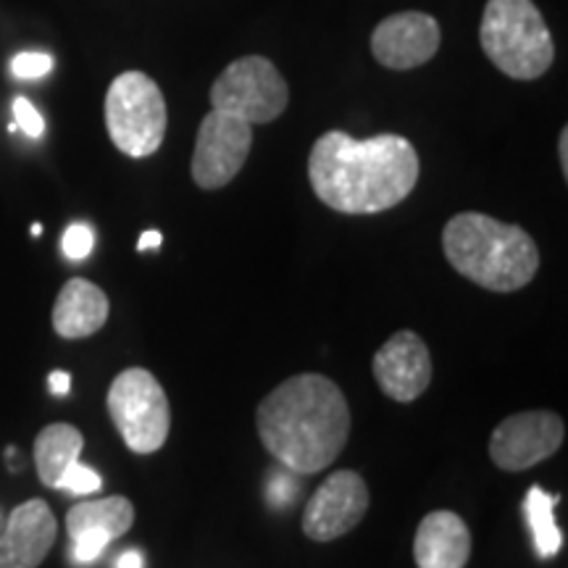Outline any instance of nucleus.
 I'll return each instance as SVG.
<instances>
[{"label": "nucleus", "instance_id": "5701e85b", "mask_svg": "<svg viewBox=\"0 0 568 568\" xmlns=\"http://www.w3.org/2000/svg\"><path fill=\"white\" fill-rule=\"evenodd\" d=\"M13 126L24 132L27 138L38 140L45 132V119H42V113L27 98H17L13 101Z\"/></svg>", "mask_w": 568, "mask_h": 568}, {"label": "nucleus", "instance_id": "0eeeda50", "mask_svg": "<svg viewBox=\"0 0 568 568\" xmlns=\"http://www.w3.org/2000/svg\"><path fill=\"white\" fill-rule=\"evenodd\" d=\"M287 82L264 55L232 61L211 88L213 111H224L247 124L274 122L287 109Z\"/></svg>", "mask_w": 568, "mask_h": 568}, {"label": "nucleus", "instance_id": "a878e982", "mask_svg": "<svg viewBox=\"0 0 568 568\" xmlns=\"http://www.w3.org/2000/svg\"><path fill=\"white\" fill-rule=\"evenodd\" d=\"M116 568H142V552L140 550H126L119 556Z\"/></svg>", "mask_w": 568, "mask_h": 568}, {"label": "nucleus", "instance_id": "f257e3e1", "mask_svg": "<svg viewBox=\"0 0 568 568\" xmlns=\"http://www.w3.org/2000/svg\"><path fill=\"white\" fill-rule=\"evenodd\" d=\"M308 180L318 201L332 211L364 216L395 209L418 182V153L400 134L353 140L326 132L308 159Z\"/></svg>", "mask_w": 568, "mask_h": 568}, {"label": "nucleus", "instance_id": "20e7f679", "mask_svg": "<svg viewBox=\"0 0 568 568\" xmlns=\"http://www.w3.org/2000/svg\"><path fill=\"white\" fill-rule=\"evenodd\" d=\"M479 40L487 59L514 80H537L556 59L548 24L531 0H487Z\"/></svg>", "mask_w": 568, "mask_h": 568}, {"label": "nucleus", "instance_id": "6ab92c4d", "mask_svg": "<svg viewBox=\"0 0 568 568\" xmlns=\"http://www.w3.org/2000/svg\"><path fill=\"white\" fill-rule=\"evenodd\" d=\"M297 477H301V474L290 471V468H284V466L268 474L266 500L272 503L274 508H287L290 503L297 497V489H301V485H297Z\"/></svg>", "mask_w": 568, "mask_h": 568}, {"label": "nucleus", "instance_id": "ddd939ff", "mask_svg": "<svg viewBox=\"0 0 568 568\" xmlns=\"http://www.w3.org/2000/svg\"><path fill=\"white\" fill-rule=\"evenodd\" d=\"M374 379L397 403H410L432 385L429 347L416 332H397L374 355Z\"/></svg>", "mask_w": 568, "mask_h": 568}, {"label": "nucleus", "instance_id": "9b49d317", "mask_svg": "<svg viewBox=\"0 0 568 568\" xmlns=\"http://www.w3.org/2000/svg\"><path fill=\"white\" fill-rule=\"evenodd\" d=\"M439 51V24L429 13L406 11L387 17L372 34V53L385 69L408 71L435 59Z\"/></svg>", "mask_w": 568, "mask_h": 568}, {"label": "nucleus", "instance_id": "f3484780", "mask_svg": "<svg viewBox=\"0 0 568 568\" xmlns=\"http://www.w3.org/2000/svg\"><path fill=\"white\" fill-rule=\"evenodd\" d=\"M84 437L71 424H51L34 439V466L45 487H59V481L71 464L80 460Z\"/></svg>", "mask_w": 568, "mask_h": 568}, {"label": "nucleus", "instance_id": "a211bd4d", "mask_svg": "<svg viewBox=\"0 0 568 568\" xmlns=\"http://www.w3.org/2000/svg\"><path fill=\"white\" fill-rule=\"evenodd\" d=\"M558 506V497L548 495L542 487H531L527 500H524V514H527L531 537H535V548L542 558H552L564 545V535H560L556 518H552V508Z\"/></svg>", "mask_w": 568, "mask_h": 568}, {"label": "nucleus", "instance_id": "f03ea898", "mask_svg": "<svg viewBox=\"0 0 568 568\" xmlns=\"http://www.w3.org/2000/svg\"><path fill=\"white\" fill-rule=\"evenodd\" d=\"M258 437L284 468L318 474L337 460L351 437V408L335 382L301 374L282 382L258 406Z\"/></svg>", "mask_w": 568, "mask_h": 568}, {"label": "nucleus", "instance_id": "bb28decb", "mask_svg": "<svg viewBox=\"0 0 568 568\" xmlns=\"http://www.w3.org/2000/svg\"><path fill=\"white\" fill-rule=\"evenodd\" d=\"M558 151H560V166H564V174H568V130L560 132Z\"/></svg>", "mask_w": 568, "mask_h": 568}, {"label": "nucleus", "instance_id": "6e6552de", "mask_svg": "<svg viewBox=\"0 0 568 568\" xmlns=\"http://www.w3.org/2000/svg\"><path fill=\"white\" fill-rule=\"evenodd\" d=\"M253 145V124L211 111L201 122L193 153V180L201 190H219L230 184L245 166Z\"/></svg>", "mask_w": 568, "mask_h": 568}, {"label": "nucleus", "instance_id": "412c9836", "mask_svg": "<svg viewBox=\"0 0 568 568\" xmlns=\"http://www.w3.org/2000/svg\"><path fill=\"white\" fill-rule=\"evenodd\" d=\"M53 69V55L48 53H38V51H27L13 55L11 61V74L17 80H42L45 74H51Z\"/></svg>", "mask_w": 568, "mask_h": 568}, {"label": "nucleus", "instance_id": "b1692460", "mask_svg": "<svg viewBox=\"0 0 568 568\" xmlns=\"http://www.w3.org/2000/svg\"><path fill=\"white\" fill-rule=\"evenodd\" d=\"M48 387H51V393L59 395V397L69 395V389H71V376H69L67 372H53L51 376H48Z\"/></svg>", "mask_w": 568, "mask_h": 568}, {"label": "nucleus", "instance_id": "423d86ee", "mask_svg": "<svg viewBox=\"0 0 568 568\" xmlns=\"http://www.w3.org/2000/svg\"><path fill=\"white\" fill-rule=\"evenodd\" d=\"M109 414L126 447L138 456L161 450L172 429V408L148 368H126L109 389Z\"/></svg>", "mask_w": 568, "mask_h": 568}, {"label": "nucleus", "instance_id": "4468645a", "mask_svg": "<svg viewBox=\"0 0 568 568\" xmlns=\"http://www.w3.org/2000/svg\"><path fill=\"white\" fill-rule=\"evenodd\" d=\"M55 531V516L45 500L21 503L0 535V568H38L53 548Z\"/></svg>", "mask_w": 568, "mask_h": 568}, {"label": "nucleus", "instance_id": "393cba45", "mask_svg": "<svg viewBox=\"0 0 568 568\" xmlns=\"http://www.w3.org/2000/svg\"><path fill=\"white\" fill-rule=\"evenodd\" d=\"M161 243H163V234L159 230H148L142 232L138 251H151V247H161Z\"/></svg>", "mask_w": 568, "mask_h": 568}, {"label": "nucleus", "instance_id": "1a4fd4ad", "mask_svg": "<svg viewBox=\"0 0 568 568\" xmlns=\"http://www.w3.org/2000/svg\"><path fill=\"white\" fill-rule=\"evenodd\" d=\"M564 418L552 410H524L495 426L489 437V458L503 471H527L556 456L564 445Z\"/></svg>", "mask_w": 568, "mask_h": 568}, {"label": "nucleus", "instance_id": "7ed1b4c3", "mask_svg": "<svg viewBox=\"0 0 568 568\" xmlns=\"http://www.w3.org/2000/svg\"><path fill=\"white\" fill-rule=\"evenodd\" d=\"M443 247L447 264L460 276L493 293L527 287L539 268V251L529 232L477 211L458 213L445 224Z\"/></svg>", "mask_w": 568, "mask_h": 568}, {"label": "nucleus", "instance_id": "dca6fc26", "mask_svg": "<svg viewBox=\"0 0 568 568\" xmlns=\"http://www.w3.org/2000/svg\"><path fill=\"white\" fill-rule=\"evenodd\" d=\"M109 297L90 280H69L53 305V329L63 339H82L95 335L109 322Z\"/></svg>", "mask_w": 568, "mask_h": 568}, {"label": "nucleus", "instance_id": "9d476101", "mask_svg": "<svg viewBox=\"0 0 568 568\" xmlns=\"http://www.w3.org/2000/svg\"><path fill=\"white\" fill-rule=\"evenodd\" d=\"M368 503L366 479L358 471H335L311 495L303 510V531L314 542H332L364 521Z\"/></svg>", "mask_w": 568, "mask_h": 568}, {"label": "nucleus", "instance_id": "2eb2a0df", "mask_svg": "<svg viewBox=\"0 0 568 568\" xmlns=\"http://www.w3.org/2000/svg\"><path fill=\"white\" fill-rule=\"evenodd\" d=\"M414 556L418 568H464L471 556V535L453 510H435L418 524Z\"/></svg>", "mask_w": 568, "mask_h": 568}, {"label": "nucleus", "instance_id": "39448f33", "mask_svg": "<svg viewBox=\"0 0 568 568\" xmlns=\"http://www.w3.org/2000/svg\"><path fill=\"white\" fill-rule=\"evenodd\" d=\"M105 126L111 142L124 155H153L166 134V101L159 84L142 71L119 74L105 95Z\"/></svg>", "mask_w": 568, "mask_h": 568}, {"label": "nucleus", "instance_id": "f8f14e48", "mask_svg": "<svg viewBox=\"0 0 568 568\" xmlns=\"http://www.w3.org/2000/svg\"><path fill=\"white\" fill-rule=\"evenodd\" d=\"M134 524V506L126 497L113 495L103 500L80 503L69 510L67 529L71 537V560L88 566L103 556L113 539L124 537Z\"/></svg>", "mask_w": 568, "mask_h": 568}, {"label": "nucleus", "instance_id": "aec40b11", "mask_svg": "<svg viewBox=\"0 0 568 568\" xmlns=\"http://www.w3.org/2000/svg\"><path fill=\"white\" fill-rule=\"evenodd\" d=\"M101 485H103L101 477H98L90 466H82L80 460H77V464H71L67 468V474H63L55 489H63V493H71V495H90V493H98Z\"/></svg>", "mask_w": 568, "mask_h": 568}, {"label": "nucleus", "instance_id": "4be33fe9", "mask_svg": "<svg viewBox=\"0 0 568 568\" xmlns=\"http://www.w3.org/2000/svg\"><path fill=\"white\" fill-rule=\"evenodd\" d=\"M61 247H63V253H67V258L84 261L92 253V247H95V232H92V226L82 224V222L71 224L69 230L63 232Z\"/></svg>", "mask_w": 568, "mask_h": 568}]
</instances>
